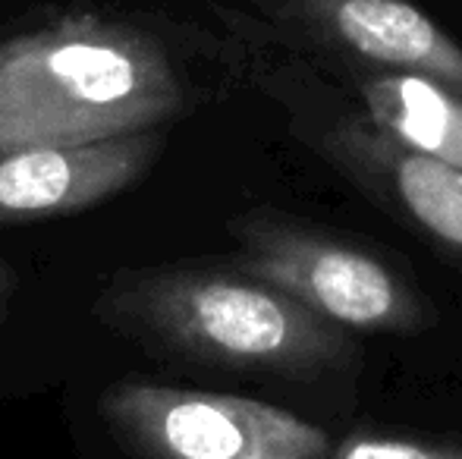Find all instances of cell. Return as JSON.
Masks as SVG:
<instances>
[{
  "label": "cell",
  "mask_w": 462,
  "mask_h": 459,
  "mask_svg": "<svg viewBox=\"0 0 462 459\" xmlns=\"http://www.w3.org/2000/svg\"><path fill=\"white\" fill-rule=\"evenodd\" d=\"M321 148L383 208L412 224L462 268V170L396 145L371 120L334 123Z\"/></svg>",
  "instance_id": "cell-7"
},
{
  "label": "cell",
  "mask_w": 462,
  "mask_h": 459,
  "mask_svg": "<svg viewBox=\"0 0 462 459\" xmlns=\"http://www.w3.org/2000/svg\"><path fill=\"white\" fill-rule=\"evenodd\" d=\"M280 23L383 69L447 86L462 98V48L409 0H255Z\"/></svg>",
  "instance_id": "cell-6"
},
{
  "label": "cell",
  "mask_w": 462,
  "mask_h": 459,
  "mask_svg": "<svg viewBox=\"0 0 462 459\" xmlns=\"http://www.w3.org/2000/svg\"><path fill=\"white\" fill-rule=\"evenodd\" d=\"M330 459H462L459 444H428L412 437L356 435L330 450Z\"/></svg>",
  "instance_id": "cell-9"
},
{
  "label": "cell",
  "mask_w": 462,
  "mask_h": 459,
  "mask_svg": "<svg viewBox=\"0 0 462 459\" xmlns=\"http://www.w3.org/2000/svg\"><path fill=\"white\" fill-rule=\"evenodd\" d=\"M97 406L142 459H330L318 425L262 399L116 381Z\"/></svg>",
  "instance_id": "cell-3"
},
{
  "label": "cell",
  "mask_w": 462,
  "mask_h": 459,
  "mask_svg": "<svg viewBox=\"0 0 462 459\" xmlns=\"http://www.w3.org/2000/svg\"><path fill=\"white\" fill-rule=\"evenodd\" d=\"M368 120L396 145L462 170V98L447 86L400 69L359 82Z\"/></svg>",
  "instance_id": "cell-8"
},
{
  "label": "cell",
  "mask_w": 462,
  "mask_h": 459,
  "mask_svg": "<svg viewBox=\"0 0 462 459\" xmlns=\"http://www.w3.org/2000/svg\"><path fill=\"white\" fill-rule=\"evenodd\" d=\"M236 271L290 293L315 315L349 331L415 334L425 306L381 258L302 224L252 215L233 224Z\"/></svg>",
  "instance_id": "cell-4"
},
{
  "label": "cell",
  "mask_w": 462,
  "mask_h": 459,
  "mask_svg": "<svg viewBox=\"0 0 462 459\" xmlns=\"http://www.w3.org/2000/svg\"><path fill=\"white\" fill-rule=\"evenodd\" d=\"M183 101L173 60L135 25L76 13L0 41V151L152 133Z\"/></svg>",
  "instance_id": "cell-1"
},
{
  "label": "cell",
  "mask_w": 462,
  "mask_h": 459,
  "mask_svg": "<svg viewBox=\"0 0 462 459\" xmlns=\"http://www.w3.org/2000/svg\"><path fill=\"white\" fill-rule=\"evenodd\" d=\"M10 289H13V274L4 262H0V318L6 312V299H10Z\"/></svg>",
  "instance_id": "cell-10"
},
{
  "label": "cell",
  "mask_w": 462,
  "mask_h": 459,
  "mask_svg": "<svg viewBox=\"0 0 462 459\" xmlns=\"http://www.w3.org/2000/svg\"><path fill=\"white\" fill-rule=\"evenodd\" d=\"M161 151L158 129L67 148L0 151V224L79 215L135 186Z\"/></svg>",
  "instance_id": "cell-5"
},
{
  "label": "cell",
  "mask_w": 462,
  "mask_h": 459,
  "mask_svg": "<svg viewBox=\"0 0 462 459\" xmlns=\"http://www.w3.org/2000/svg\"><path fill=\"white\" fill-rule=\"evenodd\" d=\"M95 312L114 331L201 365L309 378L353 355L340 325L243 271H120Z\"/></svg>",
  "instance_id": "cell-2"
}]
</instances>
